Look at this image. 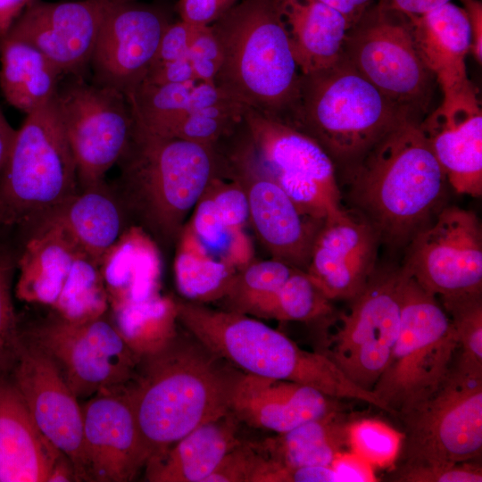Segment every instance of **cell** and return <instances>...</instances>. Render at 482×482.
Masks as SVG:
<instances>
[{
  "instance_id": "1",
  "label": "cell",
  "mask_w": 482,
  "mask_h": 482,
  "mask_svg": "<svg viewBox=\"0 0 482 482\" xmlns=\"http://www.w3.org/2000/svg\"><path fill=\"white\" fill-rule=\"evenodd\" d=\"M238 370L189 333L184 337L177 332L140 354L124 389L147 461L197 427L228 413Z\"/></svg>"
},
{
  "instance_id": "2",
  "label": "cell",
  "mask_w": 482,
  "mask_h": 482,
  "mask_svg": "<svg viewBox=\"0 0 482 482\" xmlns=\"http://www.w3.org/2000/svg\"><path fill=\"white\" fill-rule=\"evenodd\" d=\"M420 122L403 121L344 168L352 209L391 246L407 245L432 220L448 184Z\"/></svg>"
},
{
  "instance_id": "3",
  "label": "cell",
  "mask_w": 482,
  "mask_h": 482,
  "mask_svg": "<svg viewBox=\"0 0 482 482\" xmlns=\"http://www.w3.org/2000/svg\"><path fill=\"white\" fill-rule=\"evenodd\" d=\"M211 26L221 52L216 86L247 109L292 125L301 72L278 0H240Z\"/></svg>"
},
{
  "instance_id": "4",
  "label": "cell",
  "mask_w": 482,
  "mask_h": 482,
  "mask_svg": "<svg viewBox=\"0 0 482 482\" xmlns=\"http://www.w3.org/2000/svg\"><path fill=\"white\" fill-rule=\"evenodd\" d=\"M178 321L212 353L242 372L314 387L339 400H355L386 411L320 351H307L249 315L177 301Z\"/></svg>"
},
{
  "instance_id": "5",
  "label": "cell",
  "mask_w": 482,
  "mask_h": 482,
  "mask_svg": "<svg viewBox=\"0 0 482 482\" xmlns=\"http://www.w3.org/2000/svg\"><path fill=\"white\" fill-rule=\"evenodd\" d=\"M120 196L157 241H177L186 219L210 183L224 171L218 145L149 134L134 124L119 162Z\"/></svg>"
},
{
  "instance_id": "6",
  "label": "cell",
  "mask_w": 482,
  "mask_h": 482,
  "mask_svg": "<svg viewBox=\"0 0 482 482\" xmlns=\"http://www.w3.org/2000/svg\"><path fill=\"white\" fill-rule=\"evenodd\" d=\"M409 119L415 120L342 54L326 69L301 74L298 105L291 126L316 140L335 164L345 168Z\"/></svg>"
},
{
  "instance_id": "7",
  "label": "cell",
  "mask_w": 482,
  "mask_h": 482,
  "mask_svg": "<svg viewBox=\"0 0 482 482\" xmlns=\"http://www.w3.org/2000/svg\"><path fill=\"white\" fill-rule=\"evenodd\" d=\"M79 189L55 97L26 114L0 173V229L25 230Z\"/></svg>"
},
{
  "instance_id": "8",
  "label": "cell",
  "mask_w": 482,
  "mask_h": 482,
  "mask_svg": "<svg viewBox=\"0 0 482 482\" xmlns=\"http://www.w3.org/2000/svg\"><path fill=\"white\" fill-rule=\"evenodd\" d=\"M402 271L398 336L371 390L387 413L399 417L443 382L458 350L453 322L439 299Z\"/></svg>"
},
{
  "instance_id": "9",
  "label": "cell",
  "mask_w": 482,
  "mask_h": 482,
  "mask_svg": "<svg viewBox=\"0 0 482 482\" xmlns=\"http://www.w3.org/2000/svg\"><path fill=\"white\" fill-rule=\"evenodd\" d=\"M15 295L73 320L101 316L109 305L99 263L55 221L20 231Z\"/></svg>"
},
{
  "instance_id": "10",
  "label": "cell",
  "mask_w": 482,
  "mask_h": 482,
  "mask_svg": "<svg viewBox=\"0 0 482 482\" xmlns=\"http://www.w3.org/2000/svg\"><path fill=\"white\" fill-rule=\"evenodd\" d=\"M400 418L401 465L477 461L482 452V372L453 362L436 390Z\"/></svg>"
},
{
  "instance_id": "11",
  "label": "cell",
  "mask_w": 482,
  "mask_h": 482,
  "mask_svg": "<svg viewBox=\"0 0 482 482\" xmlns=\"http://www.w3.org/2000/svg\"><path fill=\"white\" fill-rule=\"evenodd\" d=\"M19 331L52 359L79 400L126 385L139 360L104 314L73 320L51 311L26 325L19 320Z\"/></svg>"
},
{
  "instance_id": "12",
  "label": "cell",
  "mask_w": 482,
  "mask_h": 482,
  "mask_svg": "<svg viewBox=\"0 0 482 482\" xmlns=\"http://www.w3.org/2000/svg\"><path fill=\"white\" fill-rule=\"evenodd\" d=\"M342 54L386 98L421 121L433 74L417 48L408 15L375 2L349 29Z\"/></svg>"
},
{
  "instance_id": "13",
  "label": "cell",
  "mask_w": 482,
  "mask_h": 482,
  "mask_svg": "<svg viewBox=\"0 0 482 482\" xmlns=\"http://www.w3.org/2000/svg\"><path fill=\"white\" fill-rule=\"evenodd\" d=\"M403 273L378 270L335 319L336 329L319 350L355 385L371 392L398 336ZM372 393V392H371Z\"/></svg>"
},
{
  "instance_id": "14",
  "label": "cell",
  "mask_w": 482,
  "mask_h": 482,
  "mask_svg": "<svg viewBox=\"0 0 482 482\" xmlns=\"http://www.w3.org/2000/svg\"><path fill=\"white\" fill-rule=\"evenodd\" d=\"M245 126L263 170L303 213L323 221L343 208L336 164L316 140L250 109Z\"/></svg>"
},
{
  "instance_id": "15",
  "label": "cell",
  "mask_w": 482,
  "mask_h": 482,
  "mask_svg": "<svg viewBox=\"0 0 482 482\" xmlns=\"http://www.w3.org/2000/svg\"><path fill=\"white\" fill-rule=\"evenodd\" d=\"M55 100L79 187L104 181L126 153L133 135L134 119L126 96L77 77L59 87Z\"/></svg>"
},
{
  "instance_id": "16",
  "label": "cell",
  "mask_w": 482,
  "mask_h": 482,
  "mask_svg": "<svg viewBox=\"0 0 482 482\" xmlns=\"http://www.w3.org/2000/svg\"><path fill=\"white\" fill-rule=\"evenodd\" d=\"M407 245L401 268L440 301L482 295V229L473 212L442 207Z\"/></svg>"
},
{
  "instance_id": "17",
  "label": "cell",
  "mask_w": 482,
  "mask_h": 482,
  "mask_svg": "<svg viewBox=\"0 0 482 482\" xmlns=\"http://www.w3.org/2000/svg\"><path fill=\"white\" fill-rule=\"evenodd\" d=\"M223 152L226 171L244 187L249 221L272 258L305 270L315 237L323 221L303 213L290 196L263 170L246 133Z\"/></svg>"
},
{
  "instance_id": "18",
  "label": "cell",
  "mask_w": 482,
  "mask_h": 482,
  "mask_svg": "<svg viewBox=\"0 0 482 482\" xmlns=\"http://www.w3.org/2000/svg\"><path fill=\"white\" fill-rule=\"evenodd\" d=\"M10 378L40 431L71 461L75 480L87 481L79 399L52 359L20 332Z\"/></svg>"
},
{
  "instance_id": "19",
  "label": "cell",
  "mask_w": 482,
  "mask_h": 482,
  "mask_svg": "<svg viewBox=\"0 0 482 482\" xmlns=\"http://www.w3.org/2000/svg\"><path fill=\"white\" fill-rule=\"evenodd\" d=\"M170 22L153 5L119 0L101 26L90 64L95 84L129 97L143 82Z\"/></svg>"
},
{
  "instance_id": "20",
  "label": "cell",
  "mask_w": 482,
  "mask_h": 482,
  "mask_svg": "<svg viewBox=\"0 0 482 482\" xmlns=\"http://www.w3.org/2000/svg\"><path fill=\"white\" fill-rule=\"evenodd\" d=\"M118 1H34L7 34L32 44L62 75L80 77L90 64L104 20Z\"/></svg>"
},
{
  "instance_id": "21",
  "label": "cell",
  "mask_w": 482,
  "mask_h": 482,
  "mask_svg": "<svg viewBox=\"0 0 482 482\" xmlns=\"http://www.w3.org/2000/svg\"><path fill=\"white\" fill-rule=\"evenodd\" d=\"M379 243L366 219L343 207L323 220L305 272L330 301L352 300L377 269Z\"/></svg>"
},
{
  "instance_id": "22",
  "label": "cell",
  "mask_w": 482,
  "mask_h": 482,
  "mask_svg": "<svg viewBox=\"0 0 482 482\" xmlns=\"http://www.w3.org/2000/svg\"><path fill=\"white\" fill-rule=\"evenodd\" d=\"M81 407L87 481L133 480L147 455L124 386L99 392Z\"/></svg>"
},
{
  "instance_id": "23",
  "label": "cell",
  "mask_w": 482,
  "mask_h": 482,
  "mask_svg": "<svg viewBox=\"0 0 482 482\" xmlns=\"http://www.w3.org/2000/svg\"><path fill=\"white\" fill-rule=\"evenodd\" d=\"M448 184L461 195L482 194V112L477 91L443 98L420 122Z\"/></svg>"
},
{
  "instance_id": "24",
  "label": "cell",
  "mask_w": 482,
  "mask_h": 482,
  "mask_svg": "<svg viewBox=\"0 0 482 482\" xmlns=\"http://www.w3.org/2000/svg\"><path fill=\"white\" fill-rule=\"evenodd\" d=\"M340 401L310 386L238 370L229 411L240 423L278 434L342 409Z\"/></svg>"
},
{
  "instance_id": "25",
  "label": "cell",
  "mask_w": 482,
  "mask_h": 482,
  "mask_svg": "<svg viewBox=\"0 0 482 482\" xmlns=\"http://www.w3.org/2000/svg\"><path fill=\"white\" fill-rule=\"evenodd\" d=\"M66 458L40 431L10 377L0 379V482H49Z\"/></svg>"
},
{
  "instance_id": "26",
  "label": "cell",
  "mask_w": 482,
  "mask_h": 482,
  "mask_svg": "<svg viewBox=\"0 0 482 482\" xmlns=\"http://www.w3.org/2000/svg\"><path fill=\"white\" fill-rule=\"evenodd\" d=\"M410 19L417 48L439 83L443 98L475 91L466 71L472 36L463 7L449 2Z\"/></svg>"
},
{
  "instance_id": "27",
  "label": "cell",
  "mask_w": 482,
  "mask_h": 482,
  "mask_svg": "<svg viewBox=\"0 0 482 482\" xmlns=\"http://www.w3.org/2000/svg\"><path fill=\"white\" fill-rule=\"evenodd\" d=\"M99 269L112 310L160 295L161 253L142 226H129L102 256Z\"/></svg>"
},
{
  "instance_id": "28",
  "label": "cell",
  "mask_w": 482,
  "mask_h": 482,
  "mask_svg": "<svg viewBox=\"0 0 482 482\" xmlns=\"http://www.w3.org/2000/svg\"><path fill=\"white\" fill-rule=\"evenodd\" d=\"M240 421L230 411L206 422L151 457L145 465L150 482H205L224 456L242 442Z\"/></svg>"
},
{
  "instance_id": "29",
  "label": "cell",
  "mask_w": 482,
  "mask_h": 482,
  "mask_svg": "<svg viewBox=\"0 0 482 482\" xmlns=\"http://www.w3.org/2000/svg\"><path fill=\"white\" fill-rule=\"evenodd\" d=\"M291 50L301 74L333 65L342 55L350 25L318 0H278Z\"/></svg>"
},
{
  "instance_id": "30",
  "label": "cell",
  "mask_w": 482,
  "mask_h": 482,
  "mask_svg": "<svg viewBox=\"0 0 482 482\" xmlns=\"http://www.w3.org/2000/svg\"><path fill=\"white\" fill-rule=\"evenodd\" d=\"M120 195L105 180L79 188L47 217L98 263L129 227ZM44 218V219H46Z\"/></svg>"
},
{
  "instance_id": "31",
  "label": "cell",
  "mask_w": 482,
  "mask_h": 482,
  "mask_svg": "<svg viewBox=\"0 0 482 482\" xmlns=\"http://www.w3.org/2000/svg\"><path fill=\"white\" fill-rule=\"evenodd\" d=\"M62 76L29 42L11 34L0 39V90L16 110L29 114L52 101Z\"/></svg>"
},
{
  "instance_id": "32",
  "label": "cell",
  "mask_w": 482,
  "mask_h": 482,
  "mask_svg": "<svg viewBox=\"0 0 482 482\" xmlns=\"http://www.w3.org/2000/svg\"><path fill=\"white\" fill-rule=\"evenodd\" d=\"M351 421L340 409L255 443L280 466H331L348 445Z\"/></svg>"
},
{
  "instance_id": "33",
  "label": "cell",
  "mask_w": 482,
  "mask_h": 482,
  "mask_svg": "<svg viewBox=\"0 0 482 482\" xmlns=\"http://www.w3.org/2000/svg\"><path fill=\"white\" fill-rule=\"evenodd\" d=\"M233 99L216 84L188 82L151 85L142 83L129 96L134 124L152 135L166 137L192 111Z\"/></svg>"
},
{
  "instance_id": "34",
  "label": "cell",
  "mask_w": 482,
  "mask_h": 482,
  "mask_svg": "<svg viewBox=\"0 0 482 482\" xmlns=\"http://www.w3.org/2000/svg\"><path fill=\"white\" fill-rule=\"evenodd\" d=\"M174 276L179 293L188 302L222 300L237 270L214 255L186 222L177 239Z\"/></svg>"
},
{
  "instance_id": "35",
  "label": "cell",
  "mask_w": 482,
  "mask_h": 482,
  "mask_svg": "<svg viewBox=\"0 0 482 482\" xmlns=\"http://www.w3.org/2000/svg\"><path fill=\"white\" fill-rule=\"evenodd\" d=\"M332 314L331 301L305 270L296 269L277 292L255 305L248 315L280 321L310 322L327 320Z\"/></svg>"
},
{
  "instance_id": "36",
  "label": "cell",
  "mask_w": 482,
  "mask_h": 482,
  "mask_svg": "<svg viewBox=\"0 0 482 482\" xmlns=\"http://www.w3.org/2000/svg\"><path fill=\"white\" fill-rule=\"evenodd\" d=\"M114 322L140 355L173 337L178 320L177 301L158 295L112 310Z\"/></svg>"
},
{
  "instance_id": "37",
  "label": "cell",
  "mask_w": 482,
  "mask_h": 482,
  "mask_svg": "<svg viewBox=\"0 0 482 482\" xmlns=\"http://www.w3.org/2000/svg\"><path fill=\"white\" fill-rule=\"evenodd\" d=\"M296 269L274 258L251 262L237 271L222 299L226 310L248 315L255 305L277 292Z\"/></svg>"
},
{
  "instance_id": "38",
  "label": "cell",
  "mask_w": 482,
  "mask_h": 482,
  "mask_svg": "<svg viewBox=\"0 0 482 482\" xmlns=\"http://www.w3.org/2000/svg\"><path fill=\"white\" fill-rule=\"evenodd\" d=\"M247 108L234 99L192 111L166 137L217 145L230 137L244 121Z\"/></svg>"
},
{
  "instance_id": "39",
  "label": "cell",
  "mask_w": 482,
  "mask_h": 482,
  "mask_svg": "<svg viewBox=\"0 0 482 482\" xmlns=\"http://www.w3.org/2000/svg\"><path fill=\"white\" fill-rule=\"evenodd\" d=\"M7 230L0 229V379L10 377L19 345V318L12 296L18 245L7 238Z\"/></svg>"
},
{
  "instance_id": "40",
  "label": "cell",
  "mask_w": 482,
  "mask_h": 482,
  "mask_svg": "<svg viewBox=\"0 0 482 482\" xmlns=\"http://www.w3.org/2000/svg\"><path fill=\"white\" fill-rule=\"evenodd\" d=\"M440 302L453 322L457 338L454 363L482 372V295Z\"/></svg>"
},
{
  "instance_id": "41",
  "label": "cell",
  "mask_w": 482,
  "mask_h": 482,
  "mask_svg": "<svg viewBox=\"0 0 482 482\" xmlns=\"http://www.w3.org/2000/svg\"><path fill=\"white\" fill-rule=\"evenodd\" d=\"M403 434L387 424L372 419L351 421L348 445L370 465L386 466L396 461Z\"/></svg>"
},
{
  "instance_id": "42",
  "label": "cell",
  "mask_w": 482,
  "mask_h": 482,
  "mask_svg": "<svg viewBox=\"0 0 482 482\" xmlns=\"http://www.w3.org/2000/svg\"><path fill=\"white\" fill-rule=\"evenodd\" d=\"M216 177L209 185L205 193L212 201L214 207L230 234L244 231L249 221V208L243 186L234 179L232 182H224Z\"/></svg>"
},
{
  "instance_id": "43",
  "label": "cell",
  "mask_w": 482,
  "mask_h": 482,
  "mask_svg": "<svg viewBox=\"0 0 482 482\" xmlns=\"http://www.w3.org/2000/svg\"><path fill=\"white\" fill-rule=\"evenodd\" d=\"M266 460L256 443L242 441L224 456L205 482H255Z\"/></svg>"
},
{
  "instance_id": "44",
  "label": "cell",
  "mask_w": 482,
  "mask_h": 482,
  "mask_svg": "<svg viewBox=\"0 0 482 482\" xmlns=\"http://www.w3.org/2000/svg\"><path fill=\"white\" fill-rule=\"evenodd\" d=\"M398 482H481V466L474 461L453 464L399 465L390 477Z\"/></svg>"
},
{
  "instance_id": "45",
  "label": "cell",
  "mask_w": 482,
  "mask_h": 482,
  "mask_svg": "<svg viewBox=\"0 0 482 482\" xmlns=\"http://www.w3.org/2000/svg\"><path fill=\"white\" fill-rule=\"evenodd\" d=\"M187 58L191 63L197 82L215 84L221 52L212 26L200 28Z\"/></svg>"
},
{
  "instance_id": "46",
  "label": "cell",
  "mask_w": 482,
  "mask_h": 482,
  "mask_svg": "<svg viewBox=\"0 0 482 482\" xmlns=\"http://www.w3.org/2000/svg\"><path fill=\"white\" fill-rule=\"evenodd\" d=\"M268 458V457H267ZM258 482H344L332 466H280L268 458Z\"/></svg>"
},
{
  "instance_id": "47",
  "label": "cell",
  "mask_w": 482,
  "mask_h": 482,
  "mask_svg": "<svg viewBox=\"0 0 482 482\" xmlns=\"http://www.w3.org/2000/svg\"><path fill=\"white\" fill-rule=\"evenodd\" d=\"M183 21L170 23L165 29L153 62L186 58L200 28Z\"/></svg>"
},
{
  "instance_id": "48",
  "label": "cell",
  "mask_w": 482,
  "mask_h": 482,
  "mask_svg": "<svg viewBox=\"0 0 482 482\" xmlns=\"http://www.w3.org/2000/svg\"><path fill=\"white\" fill-rule=\"evenodd\" d=\"M240 0H179L180 20L195 26H211Z\"/></svg>"
},
{
  "instance_id": "49",
  "label": "cell",
  "mask_w": 482,
  "mask_h": 482,
  "mask_svg": "<svg viewBox=\"0 0 482 482\" xmlns=\"http://www.w3.org/2000/svg\"><path fill=\"white\" fill-rule=\"evenodd\" d=\"M188 82H197V80L191 63L186 57L170 62H153L142 83L168 85Z\"/></svg>"
},
{
  "instance_id": "50",
  "label": "cell",
  "mask_w": 482,
  "mask_h": 482,
  "mask_svg": "<svg viewBox=\"0 0 482 482\" xmlns=\"http://www.w3.org/2000/svg\"><path fill=\"white\" fill-rule=\"evenodd\" d=\"M344 482L374 481L370 464L355 453H341L332 463Z\"/></svg>"
},
{
  "instance_id": "51",
  "label": "cell",
  "mask_w": 482,
  "mask_h": 482,
  "mask_svg": "<svg viewBox=\"0 0 482 482\" xmlns=\"http://www.w3.org/2000/svg\"><path fill=\"white\" fill-rule=\"evenodd\" d=\"M466 11L472 36V52L477 62H482V3L480 0H460Z\"/></svg>"
},
{
  "instance_id": "52",
  "label": "cell",
  "mask_w": 482,
  "mask_h": 482,
  "mask_svg": "<svg viewBox=\"0 0 482 482\" xmlns=\"http://www.w3.org/2000/svg\"><path fill=\"white\" fill-rule=\"evenodd\" d=\"M452 0H376L383 7L395 10L409 17L422 15Z\"/></svg>"
},
{
  "instance_id": "53",
  "label": "cell",
  "mask_w": 482,
  "mask_h": 482,
  "mask_svg": "<svg viewBox=\"0 0 482 482\" xmlns=\"http://www.w3.org/2000/svg\"><path fill=\"white\" fill-rule=\"evenodd\" d=\"M339 12L348 21L350 28L376 0H318Z\"/></svg>"
},
{
  "instance_id": "54",
  "label": "cell",
  "mask_w": 482,
  "mask_h": 482,
  "mask_svg": "<svg viewBox=\"0 0 482 482\" xmlns=\"http://www.w3.org/2000/svg\"><path fill=\"white\" fill-rule=\"evenodd\" d=\"M34 0H0V39Z\"/></svg>"
},
{
  "instance_id": "55",
  "label": "cell",
  "mask_w": 482,
  "mask_h": 482,
  "mask_svg": "<svg viewBox=\"0 0 482 482\" xmlns=\"http://www.w3.org/2000/svg\"><path fill=\"white\" fill-rule=\"evenodd\" d=\"M16 129H14L0 109V173L10 154Z\"/></svg>"
}]
</instances>
